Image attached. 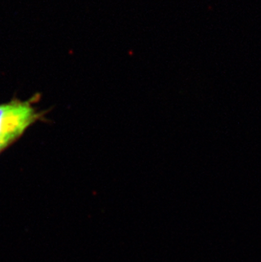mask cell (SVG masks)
<instances>
[{
	"label": "cell",
	"instance_id": "obj_1",
	"mask_svg": "<svg viewBox=\"0 0 261 262\" xmlns=\"http://www.w3.org/2000/svg\"><path fill=\"white\" fill-rule=\"evenodd\" d=\"M44 117L32 105V100H12L0 104V144L9 147L16 141L24 132Z\"/></svg>",
	"mask_w": 261,
	"mask_h": 262
},
{
	"label": "cell",
	"instance_id": "obj_2",
	"mask_svg": "<svg viewBox=\"0 0 261 262\" xmlns=\"http://www.w3.org/2000/svg\"><path fill=\"white\" fill-rule=\"evenodd\" d=\"M8 148L5 145H3V144H0V153L2 152V151L5 150V148Z\"/></svg>",
	"mask_w": 261,
	"mask_h": 262
}]
</instances>
